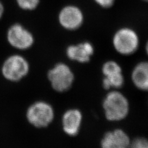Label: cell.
<instances>
[{
    "label": "cell",
    "mask_w": 148,
    "mask_h": 148,
    "mask_svg": "<svg viewBox=\"0 0 148 148\" xmlns=\"http://www.w3.org/2000/svg\"><path fill=\"white\" fill-rule=\"evenodd\" d=\"M93 1L99 7L104 9H108L114 5L116 0H93Z\"/></svg>",
    "instance_id": "9a60e30c"
},
{
    "label": "cell",
    "mask_w": 148,
    "mask_h": 148,
    "mask_svg": "<svg viewBox=\"0 0 148 148\" xmlns=\"http://www.w3.org/2000/svg\"><path fill=\"white\" fill-rule=\"evenodd\" d=\"M30 71L29 64L22 56L14 54L4 61L2 73L4 78L11 82L19 81L24 78Z\"/></svg>",
    "instance_id": "5b68a950"
},
{
    "label": "cell",
    "mask_w": 148,
    "mask_h": 148,
    "mask_svg": "<svg viewBox=\"0 0 148 148\" xmlns=\"http://www.w3.org/2000/svg\"><path fill=\"white\" fill-rule=\"evenodd\" d=\"M132 80L138 89L146 91L148 88V64L146 62L138 63L132 73Z\"/></svg>",
    "instance_id": "7c38bea8"
},
{
    "label": "cell",
    "mask_w": 148,
    "mask_h": 148,
    "mask_svg": "<svg viewBox=\"0 0 148 148\" xmlns=\"http://www.w3.org/2000/svg\"><path fill=\"white\" fill-rule=\"evenodd\" d=\"M58 20L64 29L75 31L79 29L83 24L85 16L80 7L75 4H67L59 11Z\"/></svg>",
    "instance_id": "8992f818"
},
{
    "label": "cell",
    "mask_w": 148,
    "mask_h": 148,
    "mask_svg": "<svg viewBox=\"0 0 148 148\" xmlns=\"http://www.w3.org/2000/svg\"><path fill=\"white\" fill-rule=\"evenodd\" d=\"M103 106L105 117L110 122L122 120L129 113V102L125 95L118 91L109 92L104 99Z\"/></svg>",
    "instance_id": "6da1fadb"
},
{
    "label": "cell",
    "mask_w": 148,
    "mask_h": 148,
    "mask_svg": "<svg viewBox=\"0 0 148 148\" xmlns=\"http://www.w3.org/2000/svg\"><path fill=\"white\" fill-rule=\"evenodd\" d=\"M142 1H147V0H142Z\"/></svg>",
    "instance_id": "e0dca14e"
},
{
    "label": "cell",
    "mask_w": 148,
    "mask_h": 148,
    "mask_svg": "<svg viewBox=\"0 0 148 148\" xmlns=\"http://www.w3.org/2000/svg\"><path fill=\"white\" fill-rule=\"evenodd\" d=\"M26 117L32 125L38 128H45L53 121L54 110L52 106L46 102L36 101L28 108Z\"/></svg>",
    "instance_id": "3957f363"
},
{
    "label": "cell",
    "mask_w": 148,
    "mask_h": 148,
    "mask_svg": "<svg viewBox=\"0 0 148 148\" xmlns=\"http://www.w3.org/2000/svg\"><path fill=\"white\" fill-rule=\"evenodd\" d=\"M128 148H148V143L146 138H138L130 141Z\"/></svg>",
    "instance_id": "5bb4252c"
},
{
    "label": "cell",
    "mask_w": 148,
    "mask_h": 148,
    "mask_svg": "<svg viewBox=\"0 0 148 148\" xmlns=\"http://www.w3.org/2000/svg\"><path fill=\"white\" fill-rule=\"evenodd\" d=\"M48 78L53 90L62 92L71 88L74 81V74L66 64L60 62L49 71Z\"/></svg>",
    "instance_id": "277c9868"
},
{
    "label": "cell",
    "mask_w": 148,
    "mask_h": 148,
    "mask_svg": "<svg viewBox=\"0 0 148 148\" xmlns=\"http://www.w3.org/2000/svg\"><path fill=\"white\" fill-rule=\"evenodd\" d=\"M83 115L80 110L71 109L65 112L62 117V125L64 133L70 136H75L79 133Z\"/></svg>",
    "instance_id": "30bf717a"
},
{
    "label": "cell",
    "mask_w": 148,
    "mask_h": 148,
    "mask_svg": "<svg viewBox=\"0 0 148 148\" xmlns=\"http://www.w3.org/2000/svg\"><path fill=\"white\" fill-rule=\"evenodd\" d=\"M113 46L121 55L129 56L135 53L140 45V38L137 32L128 27L118 29L113 36Z\"/></svg>",
    "instance_id": "7a4b0ae2"
},
{
    "label": "cell",
    "mask_w": 148,
    "mask_h": 148,
    "mask_svg": "<svg viewBox=\"0 0 148 148\" xmlns=\"http://www.w3.org/2000/svg\"><path fill=\"white\" fill-rule=\"evenodd\" d=\"M7 40L12 47L20 50L30 49L35 42L33 34L20 23H15L9 28Z\"/></svg>",
    "instance_id": "52a82bcc"
},
{
    "label": "cell",
    "mask_w": 148,
    "mask_h": 148,
    "mask_svg": "<svg viewBox=\"0 0 148 148\" xmlns=\"http://www.w3.org/2000/svg\"><path fill=\"white\" fill-rule=\"evenodd\" d=\"M102 72L104 76L103 85L105 90L110 88L119 89L124 84V77L122 68L120 65L114 61L105 62L102 68Z\"/></svg>",
    "instance_id": "ba28073f"
},
{
    "label": "cell",
    "mask_w": 148,
    "mask_h": 148,
    "mask_svg": "<svg viewBox=\"0 0 148 148\" xmlns=\"http://www.w3.org/2000/svg\"><path fill=\"white\" fill-rule=\"evenodd\" d=\"M4 12V7L3 3L0 1V19H1V17H3Z\"/></svg>",
    "instance_id": "2e32d148"
},
{
    "label": "cell",
    "mask_w": 148,
    "mask_h": 148,
    "mask_svg": "<svg viewBox=\"0 0 148 148\" xmlns=\"http://www.w3.org/2000/svg\"><path fill=\"white\" fill-rule=\"evenodd\" d=\"M94 53V46L88 41L69 45L66 49V55L69 59L82 64L88 62Z\"/></svg>",
    "instance_id": "9c48e42d"
},
{
    "label": "cell",
    "mask_w": 148,
    "mask_h": 148,
    "mask_svg": "<svg viewBox=\"0 0 148 148\" xmlns=\"http://www.w3.org/2000/svg\"><path fill=\"white\" fill-rule=\"evenodd\" d=\"M40 1L41 0H16V2L22 10L31 11L38 8Z\"/></svg>",
    "instance_id": "4fadbf2b"
},
{
    "label": "cell",
    "mask_w": 148,
    "mask_h": 148,
    "mask_svg": "<svg viewBox=\"0 0 148 148\" xmlns=\"http://www.w3.org/2000/svg\"><path fill=\"white\" fill-rule=\"evenodd\" d=\"M130 139L123 130L115 129L106 133L101 141V148H128Z\"/></svg>",
    "instance_id": "8fae6325"
}]
</instances>
